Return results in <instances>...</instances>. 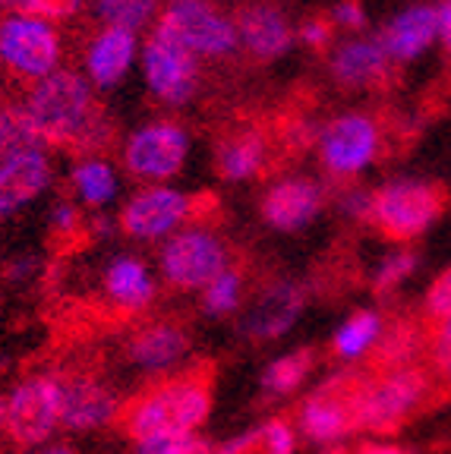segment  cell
<instances>
[{"label":"cell","instance_id":"obj_1","mask_svg":"<svg viewBox=\"0 0 451 454\" xmlns=\"http://www.w3.org/2000/svg\"><path fill=\"white\" fill-rule=\"evenodd\" d=\"M26 114L44 145L79 155L105 152L117 139V123L95 101L92 89L79 73L54 70L36 82L26 98Z\"/></svg>","mask_w":451,"mask_h":454},{"label":"cell","instance_id":"obj_2","mask_svg":"<svg viewBox=\"0 0 451 454\" xmlns=\"http://www.w3.org/2000/svg\"><path fill=\"white\" fill-rule=\"evenodd\" d=\"M215 366L193 363L180 376H168L148 385L127 404H120L117 426L133 442L158 439V435L193 433L212 413Z\"/></svg>","mask_w":451,"mask_h":454},{"label":"cell","instance_id":"obj_3","mask_svg":"<svg viewBox=\"0 0 451 454\" xmlns=\"http://www.w3.org/2000/svg\"><path fill=\"white\" fill-rule=\"evenodd\" d=\"M376 376L379 372H373L369 366H357L341 369L332 379L316 385L297 407L300 435L316 445H335L351 433H360V404Z\"/></svg>","mask_w":451,"mask_h":454},{"label":"cell","instance_id":"obj_4","mask_svg":"<svg viewBox=\"0 0 451 454\" xmlns=\"http://www.w3.org/2000/svg\"><path fill=\"white\" fill-rule=\"evenodd\" d=\"M432 401H442V397H439L436 376L426 363L379 372L360 404V433H398L407 419H414Z\"/></svg>","mask_w":451,"mask_h":454},{"label":"cell","instance_id":"obj_5","mask_svg":"<svg viewBox=\"0 0 451 454\" xmlns=\"http://www.w3.org/2000/svg\"><path fill=\"white\" fill-rule=\"evenodd\" d=\"M218 215L212 192H180L170 186H146L133 192L120 208V231L133 240H158L177 227L205 224Z\"/></svg>","mask_w":451,"mask_h":454},{"label":"cell","instance_id":"obj_6","mask_svg":"<svg viewBox=\"0 0 451 454\" xmlns=\"http://www.w3.org/2000/svg\"><path fill=\"white\" fill-rule=\"evenodd\" d=\"M448 208V190L436 180H388L373 192V218L385 240L410 243L426 234Z\"/></svg>","mask_w":451,"mask_h":454},{"label":"cell","instance_id":"obj_7","mask_svg":"<svg viewBox=\"0 0 451 454\" xmlns=\"http://www.w3.org/2000/svg\"><path fill=\"white\" fill-rule=\"evenodd\" d=\"M227 243L215 234L212 227L190 224L162 247V275L174 291H202L205 284L227 269Z\"/></svg>","mask_w":451,"mask_h":454},{"label":"cell","instance_id":"obj_8","mask_svg":"<svg viewBox=\"0 0 451 454\" xmlns=\"http://www.w3.org/2000/svg\"><path fill=\"white\" fill-rule=\"evenodd\" d=\"M316 145L328 177H353L382 155V127L369 114H338L319 129Z\"/></svg>","mask_w":451,"mask_h":454},{"label":"cell","instance_id":"obj_9","mask_svg":"<svg viewBox=\"0 0 451 454\" xmlns=\"http://www.w3.org/2000/svg\"><path fill=\"white\" fill-rule=\"evenodd\" d=\"M158 28L190 48L196 57H231L237 51V28L212 0H168Z\"/></svg>","mask_w":451,"mask_h":454},{"label":"cell","instance_id":"obj_10","mask_svg":"<svg viewBox=\"0 0 451 454\" xmlns=\"http://www.w3.org/2000/svg\"><path fill=\"white\" fill-rule=\"evenodd\" d=\"M142 73L148 92L170 107H184L199 92V57L155 26L142 51Z\"/></svg>","mask_w":451,"mask_h":454},{"label":"cell","instance_id":"obj_11","mask_svg":"<svg viewBox=\"0 0 451 454\" xmlns=\"http://www.w3.org/2000/svg\"><path fill=\"white\" fill-rule=\"evenodd\" d=\"M60 426V382L57 376H32L7 397V435L16 448H32L51 439Z\"/></svg>","mask_w":451,"mask_h":454},{"label":"cell","instance_id":"obj_12","mask_svg":"<svg viewBox=\"0 0 451 454\" xmlns=\"http://www.w3.org/2000/svg\"><path fill=\"white\" fill-rule=\"evenodd\" d=\"M190 136L174 121H152L139 127L123 145V168L136 180H168L186 164Z\"/></svg>","mask_w":451,"mask_h":454},{"label":"cell","instance_id":"obj_13","mask_svg":"<svg viewBox=\"0 0 451 454\" xmlns=\"http://www.w3.org/2000/svg\"><path fill=\"white\" fill-rule=\"evenodd\" d=\"M0 60L22 79H42L60 64V35L51 22L10 16L0 22Z\"/></svg>","mask_w":451,"mask_h":454},{"label":"cell","instance_id":"obj_14","mask_svg":"<svg viewBox=\"0 0 451 454\" xmlns=\"http://www.w3.org/2000/svg\"><path fill=\"white\" fill-rule=\"evenodd\" d=\"M281 152L275 145L272 127L262 123H237L215 142V170L231 184L262 177L275 168Z\"/></svg>","mask_w":451,"mask_h":454},{"label":"cell","instance_id":"obj_15","mask_svg":"<svg viewBox=\"0 0 451 454\" xmlns=\"http://www.w3.org/2000/svg\"><path fill=\"white\" fill-rule=\"evenodd\" d=\"M57 382H60V426L73 433H89L117 419V395L95 372L73 369V372L57 376Z\"/></svg>","mask_w":451,"mask_h":454},{"label":"cell","instance_id":"obj_16","mask_svg":"<svg viewBox=\"0 0 451 454\" xmlns=\"http://www.w3.org/2000/svg\"><path fill=\"white\" fill-rule=\"evenodd\" d=\"M325 206L322 184L310 177H284L275 180L259 199V215L268 227H275L281 234H294L306 227Z\"/></svg>","mask_w":451,"mask_h":454},{"label":"cell","instance_id":"obj_17","mask_svg":"<svg viewBox=\"0 0 451 454\" xmlns=\"http://www.w3.org/2000/svg\"><path fill=\"white\" fill-rule=\"evenodd\" d=\"M395 60L382 51L376 38H351L338 44L332 54V79L341 89L357 92H379L395 82Z\"/></svg>","mask_w":451,"mask_h":454},{"label":"cell","instance_id":"obj_18","mask_svg":"<svg viewBox=\"0 0 451 454\" xmlns=\"http://www.w3.org/2000/svg\"><path fill=\"white\" fill-rule=\"evenodd\" d=\"M233 28H237V44H243V51L259 64H272V60L288 54L294 44V26L275 4L240 7L233 16Z\"/></svg>","mask_w":451,"mask_h":454},{"label":"cell","instance_id":"obj_19","mask_svg":"<svg viewBox=\"0 0 451 454\" xmlns=\"http://www.w3.org/2000/svg\"><path fill=\"white\" fill-rule=\"evenodd\" d=\"M306 306V291L297 281H275L253 300L249 312L243 316L240 332L253 340H275L300 319Z\"/></svg>","mask_w":451,"mask_h":454},{"label":"cell","instance_id":"obj_20","mask_svg":"<svg viewBox=\"0 0 451 454\" xmlns=\"http://www.w3.org/2000/svg\"><path fill=\"white\" fill-rule=\"evenodd\" d=\"M430 348V325L420 316H395L382 325L379 338L369 350L367 366L373 372H392V369L414 366Z\"/></svg>","mask_w":451,"mask_h":454},{"label":"cell","instance_id":"obj_21","mask_svg":"<svg viewBox=\"0 0 451 454\" xmlns=\"http://www.w3.org/2000/svg\"><path fill=\"white\" fill-rule=\"evenodd\" d=\"M190 354V332L180 322H148L127 340V360L146 372H164Z\"/></svg>","mask_w":451,"mask_h":454},{"label":"cell","instance_id":"obj_22","mask_svg":"<svg viewBox=\"0 0 451 454\" xmlns=\"http://www.w3.org/2000/svg\"><path fill=\"white\" fill-rule=\"evenodd\" d=\"M51 184V161L44 152H16L0 158V218L20 212Z\"/></svg>","mask_w":451,"mask_h":454},{"label":"cell","instance_id":"obj_23","mask_svg":"<svg viewBox=\"0 0 451 454\" xmlns=\"http://www.w3.org/2000/svg\"><path fill=\"white\" fill-rule=\"evenodd\" d=\"M439 35V22H436V10L432 7H410L404 13H398L395 20L382 28L376 42L382 44L395 64H407L423 54Z\"/></svg>","mask_w":451,"mask_h":454},{"label":"cell","instance_id":"obj_24","mask_svg":"<svg viewBox=\"0 0 451 454\" xmlns=\"http://www.w3.org/2000/svg\"><path fill=\"white\" fill-rule=\"evenodd\" d=\"M133 57H136V32L107 26L85 48V67H89V76H92V82L99 89H114L120 79L127 76Z\"/></svg>","mask_w":451,"mask_h":454},{"label":"cell","instance_id":"obj_25","mask_svg":"<svg viewBox=\"0 0 451 454\" xmlns=\"http://www.w3.org/2000/svg\"><path fill=\"white\" fill-rule=\"evenodd\" d=\"M105 294L123 316H136V312L148 309V303L155 300V281L139 259L117 255L105 271Z\"/></svg>","mask_w":451,"mask_h":454},{"label":"cell","instance_id":"obj_26","mask_svg":"<svg viewBox=\"0 0 451 454\" xmlns=\"http://www.w3.org/2000/svg\"><path fill=\"white\" fill-rule=\"evenodd\" d=\"M297 451V433L290 419L272 417L265 423L253 426L243 435L231 439L212 454H294Z\"/></svg>","mask_w":451,"mask_h":454},{"label":"cell","instance_id":"obj_27","mask_svg":"<svg viewBox=\"0 0 451 454\" xmlns=\"http://www.w3.org/2000/svg\"><path fill=\"white\" fill-rule=\"evenodd\" d=\"M382 325H385L382 312L357 309L351 319L338 328V334H335V340H332L335 356H341V360H360V356H367V350L373 348L376 338H379Z\"/></svg>","mask_w":451,"mask_h":454},{"label":"cell","instance_id":"obj_28","mask_svg":"<svg viewBox=\"0 0 451 454\" xmlns=\"http://www.w3.org/2000/svg\"><path fill=\"white\" fill-rule=\"evenodd\" d=\"M313 369H316V350L313 348H300L288 356H278L262 372V391L275 397L290 395V391L300 388L310 379Z\"/></svg>","mask_w":451,"mask_h":454},{"label":"cell","instance_id":"obj_29","mask_svg":"<svg viewBox=\"0 0 451 454\" xmlns=\"http://www.w3.org/2000/svg\"><path fill=\"white\" fill-rule=\"evenodd\" d=\"M243 284H247V271L240 265H231L225 269L218 278L202 287V312L212 316V319H221V316H231L240 303H243Z\"/></svg>","mask_w":451,"mask_h":454},{"label":"cell","instance_id":"obj_30","mask_svg":"<svg viewBox=\"0 0 451 454\" xmlns=\"http://www.w3.org/2000/svg\"><path fill=\"white\" fill-rule=\"evenodd\" d=\"M44 142L36 133L32 121L22 105H10L0 111V158L16 155V152H42Z\"/></svg>","mask_w":451,"mask_h":454},{"label":"cell","instance_id":"obj_31","mask_svg":"<svg viewBox=\"0 0 451 454\" xmlns=\"http://www.w3.org/2000/svg\"><path fill=\"white\" fill-rule=\"evenodd\" d=\"M73 190L85 206H107L117 192V177L107 161H83L73 168Z\"/></svg>","mask_w":451,"mask_h":454},{"label":"cell","instance_id":"obj_32","mask_svg":"<svg viewBox=\"0 0 451 454\" xmlns=\"http://www.w3.org/2000/svg\"><path fill=\"white\" fill-rule=\"evenodd\" d=\"M272 136H275L278 152H284L288 158H297L319 139V129L306 114H284L272 127Z\"/></svg>","mask_w":451,"mask_h":454},{"label":"cell","instance_id":"obj_33","mask_svg":"<svg viewBox=\"0 0 451 454\" xmlns=\"http://www.w3.org/2000/svg\"><path fill=\"white\" fill-rule=\"evenodd\" d=\"M95 10H99V20L105 22V26L136 32V28H142L155 16L158 0H99Z\"/></svg>","mask_w":451,"mask_h":454},{"label":"cell","instance_id":"obj_34","mask_svg":"<svg viewBox=\"0 0 451 454\" xmlns=\"http://www.w3.org/2000/svg\"><path fill=\"white\" fill-rule=\"evenodd\" d=\"M85 234H89V227H85L79 208L73 202H67V199H60L54 212H51V240H54V249L64 253V249L79 247L85 240Z\"/></svg>","mask_w":451,"mask_h":454},{"label":"cell","instance_id":"obj_35","mask_svg":"<svg viewBox=\"0 0 451 454\" xmlns=\"http://www.w3.org/2000/svg\"><path fill=\"white\" fill-rule=\"evenodd\" d=\"M420 265V255L414 249H401V253H392L388 259H382V265L373 275V291L376 294H392L395 287H401L410 275Z\"/></svg>","mask_w":451,"mask_h":454},{"label":"cell","instance_id":"obj_36","mask_svg":"<svg viewBox=\"0 0 451 454\" xmlns=\"http://www.w3.org/2000/svg\"><path fill=\"white\" fill-rule=\"evenodd\" d=\"M136 454H212V445L196 433L158 435V439L136 442Z\"/></svg>","mask_w":451,"mask_h":454},{"label":"cell","instance_id":"obj_37","mask_svg":"<svg viewBox=\"0 0 451 454\" xmlns=\"http://www.w3.org/2000/svg\"><path fill=\"white\" fill-rule=\"evenodd\" d=\"M294 38H300V42H304L310 51H316V54L328 51V48H332V42H335V22H332V16H328V13L306 16V20L297 26Z\"/></svg>","mask_w":451,"mask_h":454},{"label":"cell","instance_id":"obj_38","mask_svg":"<svg viewBox=\"0 0 451 454\" xmlns=\"http://www.w3.org/2000/svg\"><path fill=\"white\" fill-rule=\"evenodd\" d=\"M13 7L20 16H32V20H70L79 13L83 0H13Z\"/></svg>","mask_w":451,"mask_h":454},{"label":"cell","instance_id":"obj_39","mask_svg":"<svg viewBox=\"0 0 451 454\" xmlns=\"http://www.w3.org/2000/svg\"><path fill=\"white\" fill-rule=\"evenodd\" d=\"M423 319L426 322L451 319V269H445L442 275H439L436 281H432L430 291H426Z\"/></svg>","mask_w":451,"mask_h":454},{"label":"cell","instance_id":"obj_40","mask_svg":"<svg viewBox=\"0 0 451 454\" xmlns=\"http://www.w3.org/2000/svg\"><path fill=\"white\" fill-rule=\"evenodd\" d=\"M338 208L351 221H367V224H369V218H373V192L351 186V190H344L338 196Z\"/></svg>","mask_w":451,"mask_h":454},{"label":"cell","instance_id":"obj_41","mask_svg":"<svg viewBox=\"0 0 451 454\" xmlns=\"http://www.w3.org/2000/svg\"><path fill=\"white\" fill-rule=\"evenodd\" d=\"M328 16H332L335 28H357L360 32V28L367 26V10H363L360 0H338Z\"/></svg>","mask_w":451,"mask_h":454},{"label":"cell","instance_id":"obj_42","mask_svg":"<svg viewBox=\"0 0 451 454\" xmlns=\"http://www.w3.org/2000/svg\"><path fill=\"white\" fill-rule=\"evenodd\" d=\"M436 22H439V35H442L445 48L451 54V0H445L442 7L436 10Z\"/></svg>","mask_w":451,"mask_h":454},{"label":"cell","instance_id":"obj_43","mask_svg":"<svg viewBox=\"0 0 451 454\" xmlns=\"http://www.w3.org/2000/svg\"><path fill=\"white\" fill-rule=\"evenodd\" d=\"M347 454H410V451L401 445H382V442H373V445H363V448H357V451H347Z\"/></svg>","mask_w":451,"mask_h":454},{"label":"cell","instance_id":"obj_44","mask_svg":"<svg viewBox=\"0 0 451 454\" xmlns=\"http://www.w3.org/2000/svg\"><path fill=\"white\" fill-rule=\"evenodd\" d=\"M32 269H36V262H32V259H16V262L7 269V278H10V281H20V278L28 275Z\"/></svg>","mask_w":451,"mask_h":454},{"label":"cell","instance_id":"obj_45","mask_svg":"<svg viewBox=\"0 0 451 454\" xmlns=\"http://www.w3.org/2000/svg\"><path fill=\"white\" fill-rule=\"evenodd\" d=\"M32 454H76L70 445H48V448H42V451H32Z\"/></svg>","mask_w":451,"mask_h":454},{"label":"cell","instance_id":"obj_46","mask_svg":"<svg viewBox=\"0 0 451 454\" xmlns=\"http://www.w3.org/2000/svg\"><path fill=\"white\" fill-rule=\"evenodd\" d=\"M4 429H7V401L0 397V433H4Z\"/></svg>","mask_w":451,"mask_h":454},{"label":"cell","instance_id":"obj_47","mask_svg":"<svg viewBox=\"0 0 451 454\" xmlns=\"http://www.w3.org/2000/svg\"><path fill=\"white\" fill-rule=\"evenodd\" d=\"M7 4H13V0H0V7H7Z\"/></svg>","mask_w":451,"mask_h":454}]
</instances>
